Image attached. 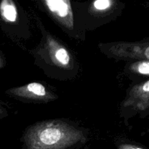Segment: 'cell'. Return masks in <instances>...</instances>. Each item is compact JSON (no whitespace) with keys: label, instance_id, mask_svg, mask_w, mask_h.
I'll return each mask as SVG.
<instances>
[{"label":"cell","instance_id":"6da1fadb","mask_svg":"<svg viewBox=\"0 0 149 149\" xmlns=\"http://www.w3.org/2000/svg\"><path fill=\"white\" fill-rule=\"evenodd\" d=\"M73 134L66 127L57 125L42 127L35 132L34 137L29 138L26 149L71 148L79 141Z\"/></svg>","mask_w":149,"mask_h":149},{"label":"cell","instance_id":"7a4b0ae2","mask_svg":"<svg viewBox=\"0 0 149 149\" xmlns=\"http://www.w3.org/2000/svg\"><path fill=\"white\" fill-rule=\"evenodd\" d=\"M47 7L53 15L66 23L68 26L72 24V10L70 2L65 0H47Z\"/></svg>","mask_w":149,"mask_h":149},{"label":"cell","instance_id":"3957f363","mask_svg":"<svg viewBox=\"0 0 149 149\" xmlns=\"http://www.w3.org/2000/svg\"><path fill=\"white\" fill-rule=\"evenodd\" d=\"M1 14L7 21L15 22L17 20V12L15 6L10 1H3L0 6Z\"/></svg>","mask_w":149,"mask_h":149},{"label":"cell","instance_id":"277c9868","mask_svg":"<svg viewBox=\"0 0 149 149\" xmlns=\"http://www.w3.org/2000/svg\"><path fill=\"white\" fill-rule=\"evenodd\" d=\"M23 93L34 97H43L46 96L47 90L45 86L38 82H32L23 87Z\"/></svg>","mask_w":149,"mask_h":149},{"label":"cell","instance_id":"5b68a950","mask_svg":"<svg viewBox=\"0 0 149 149\" xmlns=\"http://www.w3.org/2000/svg\"><path fill=\"white\" fill-rule=\"evenodd\" d=\"M53 57L58 63L62 65H68L70 63V55L64 47L58 46L53 51Z\"/></svg>","mask_w":149,"mask_h":149},{"label":"cell","instance_id":"8992f818","mask_svg":"<svg viewBox=\"0 0 149 149\" xmlns=\"http://www.w3.org/2000/svg\"><path fill=\"white\" fill-rule=\"evenodd\" d=\"M132 69L140 75L149 77V61H142L135 63L132 65Z\"/></svg>","mask_w":149,"mask_h":149},{"label":"cell","instance_id":"52a82bcc","mask_svg":"<svg viewBox=\"0 0 149 149\" xmlns=\"http://www.w3.org/2000/svg\"><path fill=\"white\" fill-rule=\"evenodd\" d=\"M112 1L110 0H97L93 3V7L95 9L99 11H103L111 6Z\"/></svg>","mask_w":149,"mask_h":149},{"label":"cell","instance_id":"ba28073f","mask_svg":"<svg viewBox=\"0 0 149 149\" xmlns=\"http://www.w3.org/2000/svg\"><path fill=\"white\" fill-rule=\"evenodd\" d=\"M120 149H146L144 148H142L141 146H137L134 145H125L122 146Z\"/></svg>","mask_w":149,"mask_h":149}]
</instances>
